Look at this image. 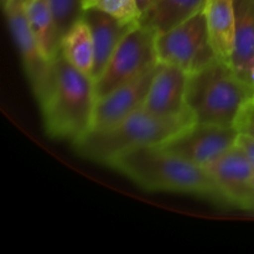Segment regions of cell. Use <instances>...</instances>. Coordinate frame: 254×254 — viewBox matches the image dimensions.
<instances>
[{"instance_id": "obj_1", "label": "cell", "mask_w": 254, "mask_h": 254, "mask_svg": "<svg viewBox=\"0 0 254 254\" xmlns=\"http://www.w3.org/2000/svg\"><path fill=\"white\" fill-rule=\"evenodd\" d=\"M107 165L145 190L196 195L225 205L221 191L205 168L166 150L161 145L124 151Z\"/></svg>"}, {"instance_id": "obj_2", "label": "cell", "mask_w": 254, "mask_h": 254, "mask_svg": "<svg viewBox=\"0 0 254 254\" xmlns=\"http://www.w3.org/2000/svg\"><path fill=\"white\" fill-rule=\"evenodd\" d=\"M94 81L66 61L60 54L52 61L49 89L39 101L46 133L72 144L92 130L96 109Z\"/></svg>"}, {"instance_id": "obj_3", "label": "cell", "mask_w": 254, "mask_h": 254, "mask_svg": "<svg viewBox=\"0 0 254 254\" xmlns=\"http://www.w3.org/2000/svg\"><path fill=\"white\" fill-rule=\"evenodd\" d=\"M193 124L196 122L190 111L179 116L163 117L140 107L111 128L89 131L72 145L83 158L107 165L124 151L164 145Z\"/></svg>"}, {"instance_id": "obj_4", "label": "cell", "mask_w": 254, "mask_h": 254, "mask_svg": "<svg viewBox=\"0 0 254 254\" xmlns=\"http://www.w3.org/2000/svg\"><path fill=\"white\" fill-rule=\"evenodd\" d=\"M253 98L254 86L220 60L189 74L186 103L197 124L235 127Z\"/></svg>"}, {"instance_id": "obj_5", "label": "cell", "mask_w": 254, "mask_h": 254, "mask_svg": "<svg viewBox=\"0 0 254 254\" xmlns=\"http://www.w3.org/2000/svg\"><path fill=\"white\" fill-rule=\"evenodd\" d=\"M155 37V30L144 22L128 30L114 50L104 71L94 81L97 99L133 81L158 64Z\"/></svg>"}, {"instance_id": "obj_6", "label": "cell", "mask_w": 254, "mask_h": 254, "mask_svg": "<svg viewBox=\"0 0 254 254\" xmlns=\"http://www.w3.org/2000/svg\"><path fill=\"white\" fill-rule=\"evenodd\" d=\"M159 64L183 68L189 74L218 60L210 44L202 10L155 37Z\"/></svg>"}, {"instance_id": "obj_7", "label": "cell", "mask_w": 254, "mask_h": 254, "mask_svg": "<svg viewBox=\"0 0 254 254\" xmlns=\"http://www.w3.org/2000/svg\"><path fill=\"white\" fill-rule=\"evenodd\" d=\"M2 9L32 92L37 102L41 101L51 83L52 62L44 56L32 34L24 0H7Z\"/></svg>"}, {"instance_id": "obj_8", "label": "cell", "mask_w": 254, "mask_h": 254, "mask_svg": "<svg viewBox=\"0 0 254 254\" xmlns=\"http://www.w3.org/2000/svg\"><path fill=\"white\" fill-rule=\"evenodd\" d=\"M203 168L221 191L225 205L254 211V164L237 144Z\"/></svg>"}, {"instance_id": "obj_9", "label": "cell", "mask_w": 254, "mask_h": 254, "mask_svg": "<svg viewBox=\"0 0 254 254\" xmlns=\"http://www.w3.org/2000/svg\"><path fill=\"white\" fill-rule=\"evenodd\" d=\"M238 134L236 127L196 123L161 146L203 168L235 146Z\"/></svg>"}, {"instance_id": "obj_10", "label": "cell", "mask_w": 254, "mask_h": 254, "mask_svg": "<svg viewBox=\"0 0 254 254\" xmlns=\"http://www.w3.org/2000/svg\"><path fill=\"white\" fill-rule=\"evenodd\" d=\"M158 64L133 81L97 99L91 131L104 130L143 107Z\"/></svg>"}, {"instance_id": "obj_11", "label": "cell", "mask_w": 254, "mask_h": 254, "mask_svg": "<svg viewBox=\"0 0 254 254\" xmlns=\"http://www.w3.org/2000/svg\"><path fill=\"white\" fill-rule=\"evenodd\" d=\"M189 73L171 64H159L143 107L163 117H174L190 111L186 103Z\"/></svg>"}, {"instance_id": "obj_12", "label": "cell", "mask_w": 254, "mask_h": 254, "mask_svg": "<svg viewBox=\"0 0 254 254\" xmlns=\"http://www.w3.org/2000/svg\"><path fill=\"white\" fill-rule=\"evenodd\" d=\"M202 12L216 57L231 64L236 35L235 0H206Z\"/></svg>"}, {"instance_id": "obj_13", "label": "cell", "mask_w": 254, "mask_h": 254, "mask_svg": "<svg viewBox=\"0 0 254 254\" xmlns=\"http://www.w3.org/2000/svg\"><path fill=\"white\" fill-rule=\"evenodd\" d=\"M82 16L89 25L94 44V67L92 78L96 81L106 68L114 50L131 26L98 10H86Z\"/></svg>"}, {"instance_id": "obj_14", "label": "cell", "mask_w": 254, "mask_h": 254, "mask_svg": "<svg viewBox=\"0 0 254 254\" xmlns=\"http://www.w3.org/2000/svg\"><path fill=\"white\" fill-rule=\"evenodd\" d=\"M235 7L236 35L231 66L238 76L250 82L254 69V0H235Z\"/></svg>"}, {"instance_id": "obj_15", "label": "cell", "mask_w": 254, "mask_h": 254, "mask_svg": "<svg viewBox=\"0 0 254 254\" xmlns=\"http://www.w3.org/2000/svg\"><path fill=\"white\" fill-rule=\"evenodd\" d=\"M25 12L31 31L50 62L61 54V32L57 27L49 0H24Z\"/></svg>"}, {"instance_id": "obj_16", "label": "cell", "mask_w": 254, "mask_h": 254, "mask_svg": "<svg viewBox=\"0 0 254 254\" xmlns=\"http://www.w3.org/2000/svg\"><path fill=\"white\" fill-rule=\"evenodd\" d=\"M61 55L74 68L92 78L94 67L93 36L82 15L62 35Z\"/></svg>"}, {"instance_id": "obj_17", "label": "cell", "mask_w": 254, "mask_h": 254, "mask_svg": "<svg viewBox=\"0 0 254 254\" xmlns=\"http://www.w3.org/2000/svg\"><path fill=\"white\" fill-rule=\"evenodd\" d=\"M206 0H158L143 16L144 24L158 32L166 31L201 11Z\"/></svg>"}, {"instance_id": "obj_18", "label": "cell", "mask_w": 254, "mask_h": 254, "mask_svg": "<svg viewBox=\"0 0 254 254\" xmlns=\"http://www.w3.org/2000/svg\"><path fill=\"white\" fill-rule=\"evenodd\" d=\"M81 6L82 11L98 10L129 26L143 22V12L136 0H81Z\"/></svg>"}, {"instance_id": "obj_19", "label": "cell", "mask_w": 254, "mask_h": 254, "mask_svg": "<svg viewBox=\"0 0 254 254\" xmlns=\"http://www.w3.org/2000/svg\"><path fill=\"white\" fill-rule=\"evenodd\" d=\"M61 36L82 15L81 0H49Z\"/></svg>"}, {"instance_id": "obj_20", "label": "cell", "mask_w": 254, "mask_h": 254, "mask_svg": "<svg viewBox=\"0 0 254 254\" xmlns=\"http://www.w3.org/2000/svg\"><path fill=\"white\" fill-rule=\"evenodd\" d=\"M235 127L238 133L247 134L254 138V98L248 102L236 121Z\"/></svg>"}, {"instance_id": "obj_21", "label": "cell", "mask_w": 254, "mask_h": 254, "mask_svg": "<svg viewBox=\"0 0 254 254\" xmlns=\"http://www.w3.org/2000/svg\"><path fill=\"white\" fill-rule=\"evenodd\" d=\"M237 144L243 151H245L246 155L250 158V160L254 164V138L247 134L240 133L237 136Z\"/></svg>"}, {"instance_id": "obj_22", "label": "cell", "mask_w": 254, "mask_h": 254, "mask_svg": "<svg viewBox=\"0 0 254 254\" xmlns=\"http://www.w3.org/2000/svg\"><path fill=\"white\" fill-rule=\"evenodd\" d=\"M156 1H158V0H136L141 12H143V16L154 6V4H155Z\"/></svg>"}, {"instance_id": "obj_23", "label": "cell", "mask_w": 254, "mask_h": 254, "mask_svg": "<svg viewBox=\"0 0 254 254\" xmlns=\"http://www.w3.org/2000/svg\"><path fill=\"white\" fill-rule=\"evenodd\" d=\"M6 2H7V0H1V4H2V6H4V5L6 4Z\"/></svg>"}, {"instance_id": "obj_24", "label": "cell", "mask_w": 254, "mask_h": 254, "mask_svg": "<svg viewBox=\"0 0 254 254\" xmlns=\"http://www.w3.org/2000/svg\"><path fill=\"white\" fill-rule=\"evenodd\" d=\"M252 185H253V188H254V176H253V179H252Z\"/></svg>"}, {"instance_id": "obj_25", "label": "cell", "mask_w": 254, "mask_h": 254, "mask_svg": "<svg viewBox=\"0 0 254 254\" xmlns=\"http://www.w3.org/2000/svg\"><path fill=\"white\" fill-rule=\"evenodd\" d=\"M25 1H26V0H25Z\"/></svg>"}]
</instances>
